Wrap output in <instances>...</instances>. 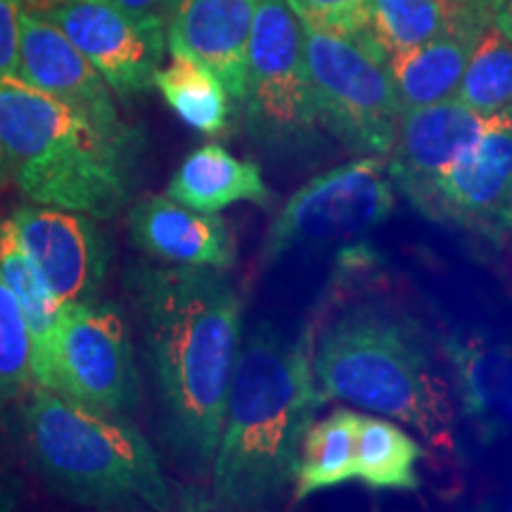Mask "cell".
Segmentation results:
<instances>
[{
  "mask_svg": "<svg viewBox=\"0 0 512 512\" xmlns=\"http://www.w3.org/2000/svg\"><path fill=\"white\" fill-rule=\"evenodd\" d=\"M124 290L162 444L185 475L209 477L245 337L240 292L223 268L178 264L128 266Z\"/></svg>",
  "mask_w": 512,
  "mask_h": 512,
  "instance_id": "obj_1",
  "label": "cell"
},
{
  "mask_svg": "<svg viewBox=\"0 0 512 512\" xmlns=\"http://www.w3.org/2000/svg\"><path fill=\"white\" fill-rule=\"evenodd\" d=\"M325 401L313 375V330L290 335L256 323L242 337L209 472L214 508L249 512L278 501L294 484L299 446Z\"/></svg>",
  "mask_w": 512,
  "mask_h": 512,
  "instance_id": "obj_2",
  "label": "cell"
},
{
  "mask_svg": "<svg viewBox=\"0 0 512 512\" xmlns=\"http://www.w3.org/2000/svg\"><path fill=\"white\" fill-rule=\"evenodd\" d=\"M147 138L0 76V152L12 181L36 204L112 219L136 195Z\"/></svg>",
  "mask_w": 512,
  "mask_h": 512,
  "instance_id": "obj_3",
  "label": "cell"
},
{
  "mask_svg": "<svg viewBox=\"0 0 512 512\" xmlns=\"http://www.w3.org/2000/svg\"><path fill=\"white\" fill-rule=\"evenodd\" d=\"M313 375L325 399L399 420L434 448L456 446V403L425 330L387 304H354L313 332Z\"/></svg>",
  "mask_w": 512,
  "mask_h": 512,
  "instance_id": "obj_4",
  "label": "cell"
},
{
  "mask_svg": "<svg viewBox=\"0 0 512 512\" xmlns=\"http://www.w3.org/2000/svg\"><path fill=\"white\" fill-rule=\"evenodd\" d=\"M19 446L50 491L93 508L169 510L157 451L128 418L36 384L15 415Z\"/></svg>",
  "mask_w": 512,
  "mask_h": 512,
  "instance_id": "obj_5",
  "label": "cell"
},
{
  "mask_svg": "<svg viewBox=\"0 0 512 512\" xmlns=\"http://www.w3.org/2000/svg\"><path fill=\"white\" fill-rule=\"evenodd\" d=\"M247 133L280 162H313L328 150L313 102L302 22L287 0L256 3L247 53Z\"/></svg>",
  "mask_w": 512,
  "mask_h": 512,
  "instance_id": "obj_6",
  "label": "cell"
},
{
  "mask_svg": "<svg viewBox=\"0 0 512 512\" xmlns=\"http://www.w3.org/2000/svg\"><path fill=\"white\" fill-rule=\"evenodd\" d=\"M320 126L354 157H387L403 114L387 57L368 36L302 24Z\"/></svg>",
  "mask_w": 512,
  "mask_h": 512,
  "instance_id": "obj_7",
  "label": "cell"
},
{
  "mask_svg": "<svg viewBox=\"0 0 512 512\" xmlns=\"http://www.w3.org/2000/svg\"><path fill=\"white\" fill-rule=\"evenodd\" d=\"M394 183L382 157L325 171L302 185L278 211L261 245V266L278 264L297 249H318L366 238L392 216Z\"/></svg>",
  "mask_w": 512,
  "mask_h": 512,
  "instance_id": "obj_8",
  "label": "cell"
},
{
  "mask_svg": "<svg viewBox=\"0 0 512 512\" xmlns=\"http://www.w3.org/2000/svg\"><path fill=\"white\" fill-rule=\"evenodd\" d=\"M53 389L98 413L133 418L143 384L119 304L98 297L62 306Z\"/></svg>",
  "mask_w": 512,
  "mask_h": 512,
  "instance_id": "obj_9",
  "label": "cell"
},
{
  "mask_svg": "<svg viewBox=\"0 0 512 512\" xmlns=\"http://www.w3.org/2000/svg\"><path fill=\"white\" fill-rule=\"evenodd\" d=\"M425 216L491 242L512 233V105L486 117L470 150L437 181Z\"/></svg>",
  "mask_w": 512,
  "mask_h": 512,
  "instance_id": "obj_10",
  "label": "cell"
},
{
  "mask_svg": "<svg viewBox=\"0 0 512 512\" xmlns=\"http://www.w3.org/2000/svg\"><path fill=\"white\" fill-rule=\"evenodd\" d=\"M36 12L81 50L117 98H138L155 86L166 48L164 24L138 22L112 0H76Z\"/></svg>",
  "mask_w": 512,
  "mask_h": 512,
  "instance_id": "obj_11",
  "label": "cell"
},
{
  "mask_svg": "<svg viewBox=\"0 0 512 512\" xmlns=\"http://www.w3.org/2000/svg\"><path fill=\"white\" fill-rule=\"evenodd\" d=\"M19 240L62 306L98 299L112 264V245L93 216L48 204L10 214Z\"/></svg>",
  "mask_w": 512,
  "mask_h": 512,
  "instance_id": "obj_12",
  "label": "cell"
},
{
  "mask_svg": "<svg viewBox=\"0 0 512 512\" xmlns=\"http://www.w3.org/2000/svg\"><path fill=\"white\" fill-rule=\"evenodd\" d=\"M484 124V114L470 110L458 98L403 110L387 155L389 181L425 214L437 181L470 150Z\"/></svg>",
  "mask_w": 512,
  "mask_h": 512,
  "instance_id": "obj_13",
  "label": "cell"
},
{
  "mask_svg": "<svg viewBox=\"0 0 512 512\" xmlns=\"http://www.w3.org/2000/svg\"><path fill=\"white\" fill-rule=\"evenodd\" d=\"M448 380L484 441L512 439V320L444 339Z\"/></svg>",
  "mask_w": 512,
  "mask_h": 512,
  "instance_id": "obj_14",
  "label": "cell"
},
{
  "mask_svg": "<svg viewBox=\"0 0 512 512\" xmlns=\"http://www.w3.org/2000/svg\"><path fill=\"white\" fill-rule=\"evenodd\" d=\"M19 79L105 124L124 121L98 69L50 19L27 8L19 19Z\"/></svg>",
  "mask_w": 512,
  "mask_h": 512,
  "instance_id": "obj_15",
  "label": "cell"
},
{
  "mask_svg": "<svg viewBox=\"0 0 512 512\" xmlns=\"http://www.w3.org/2000/svg\"><path fill=\"white\" fill-rule=\"evenodd\" d=\"M259 0H185L166 17L171 55L204 64L233 100H245L247 53Z\"/></svg>",
  "mask_w": 512,
  "mask_h": 512,
  "instance_id": "obj_16",
  "label": "cell"
},
{
  "mask_svg": "<svg viewBox=\"0 0 512 512\" xmlns=\"http://www.w3.org/2000/svg\"><path fill=\"white\" fill-rule=\"evenodd\" d=\"M128 233L140 252L164 264L226 271L238 261L233 230L219 214L190 209L169 195H147L133 204Z\"/></svg>",
  "mask_w": 512,
  "mask_h": 512,
  "instance_id": "obj_17",
  "label": "cell"
},
{
  "mask_svg": "<svg viewBox=\"0 0 512 512\" xmlns=\"http://www.w3.org/2000/svg\"><path fill=\"white\" fill-rule=\"evenodd\" d=\"M489 3L430 41L394 53L387 60L403 110L453 98L479 34L489 24Z\"/></svg>",
  "mask_w": 512,
  "mask_h": 512,
  "instance_id": "obj_18",
  "label": "cell"
},
{
  "mask_svg": "<svg viewBox=\"0 0 512 512\" xmlns=\"http://www.w3.org/2000/svg\"><path fill=\"white\" fill-rule=\"evenodd\" d=\"M166 195L207 214H219L238 202L268 207L273 200L259 164L230 155L226 147L216 143L197 147L183 159L166 185Z\"/></svg>",
  "mask_w": 512,
  "mask_h": 512,
  "instance_id": "obj_19",
  "label": "cell"
},
{
  "mask_svg": "<svg viewBox=\"0 0 512 512\" xmlns=\"http://www.w3.org/2000/svg\"><path fill=\"white\" fill-rule=\"evenodd\" d=\"M0 280L15 294L24 318H27L31 342H34V382L53 389L62 304L57 302L43 275L38 273L10 216L0 221Z\"/></svg>",
  "mask_w": 512,
  "mask_h": 512,
  "instance_id": "obj_20",
  "label": "cell"
},
{
  "mask_svg": "<svg viewBox=\"0 0 512 512\" xmlns=\"http://www.w3.org/2000/svg\"><path fill=\"white\" fill-rule=\"evenodd\" d=\"M489 0H370L366 34L387 57L430 41Z\"/></svg>",
  "mask_w": 512,
  "mask_h": 512,
  "instance_id": "obj_21",
  "label": "cell"
},
{
  "mask_svg": "<svg viewBox=\"0 0 512 512\" xmlns=\"http://www.w3.org/2000/svg\"><path fill=\"white\" fill-rule=\"evenodd\" d=\"M422 446L392 420L358 413L354 479L375 491H418Z\"/></svg>",
  "mask_w": 512,
  "mask_h": 512,
  "instance_id": "obj_22",
  "label": "cell"
},
{
  "mask_svg": "<svg viewBox=\"0 0 512 512\" xmlns=\"http://www.w3.org/2000/svg\"><path fill=\"white\" fill-rule=\"evenodd\" d=\"M356 425L358 413L347 408H337L328 418L311 422L299 446L292 501L299 503L354 479Z\"/></svg>",
  "mask_w": 512,
  "mask_h": 512,
  "instance_id": "obj_23",
  "label": "cell"
},
{
  "mask_svg": "<svg viewBox=\"0 0 512 512\" xmlns=\"http://www.w3.org/2000/svg\"><path fill=\"white\" fill-rule=\"evenodd\" d=\"M171 57L169 67H159L155 76L157 91L183 124L207 136H221L230 124V95L219 76L190 57Z\"/></svg>",
  "mask_w": 512,
  "mask_h": 512,
  "instance_id": "obj_24",
  "label": "cell"
},
{
  "mask_svg": "<svg viewBox=\"0 0 512 512\" xmlns=\"http://www.w3.org/2000/svg\"><path fill=\"white\" fill-rule=\"evenodd\" d=\"M453 98L484 117L512 105V41L491 19L472 48Z\"/></svg>",
  "mask_w": 512,
  "mask_h": 512,
  "instance_id": "obj_25",
  "label": "cell"
},
{
  "mask_svg": "<svg viewBox=\"0 0 512 512\" xmlns=\"http://www.w3.org/2000/svg\"><path fill=\"white\" fill-rule=\"evenodd\" d=\"M34 382V342L15 294L0 280V413Z\"/></svg>",
  "mask_w": 512,
  "mask_h": 512,
  "instance_id": "obj_26",
  "label": "cell"
},
{
  "mask_svg": "<svg viewBox=\"0 0 512 512\" xmlns=\"http://www.w3.org/2000/svg\"><path fill=\"white\" fill-rule=\"evenodd\" d=\"M370 0H287L299 22L349 36H368Z\"/></svg>",
  "mask_w": 512,
  "mask_h": 512,
  "instance_id": "obj_27",
  "label": "cell"
},
{
  "mask_svg": "<svg viewBox=\"0 0 512 512\" xmlns=\"http://www.w3.org/2000/svg\"><path fill=\"white\" fill-rule=\"evenodd\" d=\"M24 0H0V76H19V19Z\"/></svg>",
  "mask_w": 512,
  "mask_h": 512,
  "instance_id": "obj_28",
  "label": "cell"
},
{
  "mask_svg": "<svg viewBox=\"0 0 512 512\" xmlns=\"http://www.w3.org/2000/svg\"><path fill=\"white\" fill-rule=\"evenodd\" d=\"M112 3L117 5L121 12H126L128 17L138 19V22H157L166 27L162 0H112Z\"/></svg>",
  "mask_w": 512,
  "mask_h": 512,
  "instance_id": "obj_29",
  "label": "cell"
},
{
  "mask_svg": "<svg viewBox=\"0 0 512 512\" xmlns=\"http://www.w3.org/2000/svg\"><path fill=\"white\" fill-rule=\"evenodd\" d=\"M491 22L512 41V0H489Z\"/></svg>",
  "mask_w": 512,
  "mask_h": 512,
  "instance_id": "obj_30",
  "label": "cell"
},
{
  "mask_svg": "<svg viewBox=\"0 0 512 512\" xmlns=\"http://www.w3.org/2000/svg\"><path fill=\"white\" fill-rule=\"evenodd\" d=\"M62 3H76V0H24V5H31V8H50V5H62Z\"/></svg>",
  "mask_w": 512,
  "mask_h": 512,
  "instance_id": "obj_31",
  "label": "cell"
},
{
  "mask_svg": "<svg viewBox=\"0 0 512 512\" xmlns=\"http://www.w3.org/2000/svg\"><path fill=\"white\" fill-rule=\"evenodd\" d=\"M181 3H185V0H162V12H164V19L169 17L171 12H174Z\"/></svg>",
  "mask_w": 512,
  "mask_h": 512,
  "instance_id": "obj_32",
  "label": "cell"
},
{
  "mask_svg": "<svg viewBox=\"0 0 512 512\" xmlns=\"http://www.w3.org/2000/svg\"><path fill=\"white\" fill-rule=\"evenodd\" d=\"M10 178V169H8V162H5V155L0 152V188H3V183Z\"/></svg>",
  "mask_w": 512,
  "mask_h": 512,
  "instance_id": "obj_33",
  "label": "cell"
}]
</instances>
